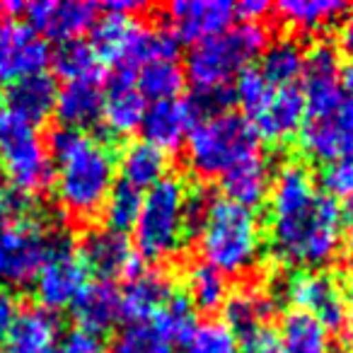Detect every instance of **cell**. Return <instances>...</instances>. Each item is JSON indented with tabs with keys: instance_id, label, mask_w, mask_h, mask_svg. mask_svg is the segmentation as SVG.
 <instances>
[{
	"instance_id": "cell-1",
	"label": "cell",
	"mask_w": 353,
	"mask_h": 353,
	"mask_svg": "<svg viewBox=\"0 0 353 353\" xmlns=\"http://www.w3.org/2000/svg\"><path fill=\"white\" fill-rule=\"evenodd\" d=\"M269 203V247L283 266L324 269L343 247V211L317 189L312 172L288 160L274 172Z\"/></svg>"
},
{
	"instance_id": "cell-2",
	"label": "cell",
	"mask_w": 353,
	"mask_h": 353,
	"mask_svg": "<svg viewBox=\"0 0 353 353\" xmlns=\"http://www.w3.org/2000/svg\"><path fill=\"white\" fill-rule=\"evenodd\" d=\"M54 179L51 187L61 208L78 221L99 216L117 184V155L104 138L88 131L63 128L49 141Z\"/></svg>"
},
{
	"instance_id": "cell-3",
	"label": "cell",
	"mask_w": 353,
	"mask_h": 353,
	"mask_svg": "<svg viewBox=\"0 0 353 353\" xmlns=\"http://www.w3.org/2000/svg\"><path fill=\"white\" fill-rule=\"evenodd\" d=\"M189 216L203 264L221 271L225 279L247 276L259 264L264 232L252 208L199 192L192 194Z\"/></svg>"
},
{
	"instance_id": "cell-4",
	"label": "cell",
	"mask_w": 353,
	"mask_h": 353,
	"mask_svg": "<svg viewBox=\"0 0 353 353\" xmlns=\"http://www.w3.org/2000/svg\"><path fill=\"white\" fill-rule=\"evenodd\" d=\"M189 201L192 192L182 176L174 174H167L162 182L143 192L141 213L131 230V242L141 261L162 264L182 252L192 232Z\"/></svg>"
},
{
	"instance_id": "cell-5",
	"label": "cell",
	"mask_w": 353,
	"mask_h": 353,
	"mask_svg": "<svg viewBox=\"0 0 353 353\" xmlns=\"http://www.w3.org/2000/svg\"><path fill=\"white\" fill-rule=\"evenodd\" d=\"M90 46L102 65L136 73L152 61H176L179 41L165 27H150L138 15L102 12L90 30Z\"/></svg>"
},
{
	"instance_id": "cell-6",
	"label": "cell",
	"mask_w": 353,
	"mask_h": 353,
	"mask_svg": "<svg viewBox=\"0 0 353 353\" xmlns=\"http://www.w3.org/2000/svg\"><path fill=\"white\" fill-rule=\"evenodd\" d=\"M266 25L235 22L230 30L189 49L184 75L196 88H230L232 80L250 68L269 46Z\"/></svg>"
},
{
	"instance_id": "cell-7",
	"label": "cell",
	"mask_w": 353,
	"mask_h": 353,
	"mask_svg": "<svg viewBox=\"0 0 353 353\" xmlns=\"http://www.w3.org/2000/svg\"><path fill=\"white\" fill-rule=\"evenodd\" d=\"M187 165L201 179H223L237 162L259 152V138L242 114L225 112L196 121L184 143Z\"/></svg>"
},
{
	"instance_id": "cell-8",
	"label": "cell",
	"mask_w": 353,
	"mask_h": 353,
	"mask_svg": "<svg viewBox=\"0 0 353 353\" xmlns=\"http://www.w3.org/2000/svg\"><path fill=\"white\" fill-rule=\"evenodd\" d=\"M0 179L20 199L41 196L54 179L49 143L37 126L8 117L0 128Z\"/></svg>"
},
{
	"instance_id": "cell-9",
	"label": "cell",
	"mask_w": 353,
	"mask_h": 353,
	"mask_svg": "<svg viewBox=\"0 0 353 353\" xmlns=\"http://www.w3.org/2000/svg\"><path fill=\"white\" fill-rule=\"evenodd\" d=\"M46 218L30 213L0 228V283L10 288L30 285L51 252L65 240Z\"/></svg>"
},
{
	"instance_id": "cell-10",
	"label": "cell",
	"mask_w": 353,
	"mask_h": 353,
	"mask_svg": "<svg viewBox=\"0 0 353 353\" xmlns=\"http://www.w3.org/2000/svg\"><path fill=\"white\" fill-rule=\"evenodd\" d=\"M283 298L298 312L310 314L329 332L348 327V305L343 288L324 269L290 271L283 281Z\"/></svg>"
},
{
	"instance_id": "cell-11",
	"label": "cell",
	"mask_w": 353,
	"mask_h": 353,
	"mask_svg": "<svg viewBox=\"0 0 353 353\" xmlns=\"http://www.w3.org/2000/svg\"><path fill=\"white\" fill-rule=\"evenodd\" d=\"M88 283L90 271L68 237L51 252L46 264L41 266L37 279L32 281L39 307L49 310L54 314L73 307L80 293L88 288Z\"/></svg>"
},
{
	"instance_id": "cell-12",
	"label": "cell",
	"mask_w": 353,
	"mask_h": 353,
	"mask_svg": "<svg viewBox=\"0 0 353 353\" xmlns=\"http://www.w3.org/2000/svg\"><path fill=\"white\" fill-rule=\"evenodd\" d=\"M300 145L305 155L322 165L353 160V99L346 94L334 107L307 114L300 128Z\"/></svg>"
},
{
	"instance_id": "cell-13",
	"label": "cell",
	"mask_w": 353,
	"mask_h": 353,
	"mask_svg": "<svg viewBox=\"0 0 353 353\" xmlns=\"http://www.w3.org/2000/svg\"><path fill=\"white\" fill-rule=\"evenodd\" d=\"M165 30L182 44H201L237 22L235 3L228 0H174L165 8Z\"/></svg>"
},
{
	"instance_id": "cell-14",
	"label": "cell",
	"mask_w": 353,
	"mask_h": 353,
	"mask_svg": "<svg viewBox=\"0 0 353 353\" xmlns=\"http://www.w3.org/2000/svg\"><path fill=\"white\" fill-rule=\"evenodd\" d=\"M22 15L27 27H32L44 41L65 44L83 39L85 32L92 30L99 17V6L85 0H39V3H25Z\"/></svg>"
},
{
	"instance_id": "cell-15",
	"label": "cell",
	"mask_w": 353,
	"mask_h": 353,
	"mask_svg": "<svg viewBox=\"0 0 353 353\" xmlns=\"http://www.w3.org/2000/svg\"><path fill=\"white\" fill-rule=\"evenodd\" d=\"M78 254L90 274L97 276V281H107V283H114L119 279L128 281L143 269V261L133 247L131 237L123 232L109 230L104 225L85 232Z\"/></svg>"
},
{
	"instance_id": "cell-16",
	"label": "cell",
	"mask_w": 353,
	"mask_h": 353,
	"mask_svg": "<svg viewBox=\"0 0 353 353\" xmlns=\"http://www.w3.org/2000/svg\"><path fill=\"white\" fill-rule=\"evenodd\" d=\"M51 63L49 41L25 22H0V83H17L30 75L46 73Z\"/></svg>"
},
{
	"instance_id": "cell-17",
	"label": "cell",
	"mask_w": 353,
	"mask_h": 353,
	"mask_svg": "<svg viewBox=\"0 0 353 353\" xmlns=\"http://www.w3.org/2000/svg\"><path fill=\"white\" fill-rule=\"evenodd\" d=\"M341 54L327 41H317L305 51V65L300 75V92L305 97L307 114L324 112L346 97L341 88Z\"/></svg>"
},
{
	"instance_id": "cell-18",
	"label": "cell",
	"mask_w": 353,
	"mask_h": 353,
	"mask_svg": "<svg viewBox=\"0 0 353 353\" xmlns=\"http://www.w3.org/2000/svg\"><path fill=\"white\" fill-rule=\"evenodd\" d=\"M305 117H307V107H305L300 85H288V88H274L269 102L250 119V126L259 141L283 145L300 136Z\"/></svg>"
},
{
	"instance_id": "cell-19",
	"label": "cell",
	"mask_w": 353,
	"mask_h": 353,
	"mask_svg": "<svg viewBox=\"0 0 353 353\" xmlns=\"http://www.w3.org/2000/svg\"><path fill=\"white\" fill-rule=\"evenodd\" d=\"M148 112V102L136 88V73L128 70H112L107 80V88L102 90V117L112 136L128 138L141 131L143 117Z\"/></svg>"
},
{
	"instance_id": "cell-20",
	"label": "cell",
	"mask_w": 353,
	"mask_h": 353,
	"mask_svg": "<svg viewBox=\"0 0 353 353\" xmlns=\"http://www.w3.org/2000/svg\"><path fill=\"white\" fill-rule=\"evenodd\" d=\"M199 117L192 109L187 97L167 99V102L148 104V112L143 117L141 133L143 141L150 143L152 148L167 152H174L184 148L189 133L194 131Z\"/></svg>"
},
{
	"instance_id": "cell-21",
	"label": "cell",
	"mask_w": 353,
	"mask_h": 353,
	"mask_svg": "<svg viewBox=\"0 0 353 353\" xmlns=\"http://www.w3.org/2000/svg\"><path fill=\"white\" fill-rule=\"evenodd\" d=\"M174 293V283L162 269H141L119 290L121 319L126 324H148Z\"/></svg>"
},
{
	"instance_id": "cell-22",
	"label": "cell",
	"mask_w": 353,
	"mask_h": 353,
	"mask_svg": "<svg viewBox=\"0 0 353 353\" xmlns=\"http://www.w3.org/2000/svg\"><path fill=\"white\" fill-rule=\"evenodd\" d=\"M56 97H59V85H56L54 75L39 73L22 78L17 83L8 85L6 107L10 112L8 117L39 128V123L49 121L54 117Z\"/></svg>"
},
{
	"instance_id": "cell-23",
	"label": "cell",
	"mask_w": 353,
	"mask_h": 353,
	"mask_svg": "<svg viewBox=\"0 0 353 353\" xmlns=\"http://www.w3.org/2000/svg\"><path fill=\"white\" fill-rule=\"evenodd\" d=\"M61 324L44 307H20L15 324L3 339V353H56Z\"/></svg>"
},
{
	"instance_id": "cell-24",
	"label": "cell",
	"mask_w": 353,
	"mask_h": 353,
	"mask_svg": "<svg viewBox=\"0 0 353 353\" xmlns=\"http://www.w3.org/2000/svg\"><path fill=\"white\" fill-rule=\"evenodd\" d=\"M271 179H274L271 165L259 150L254 155L245 157L242 162H237L221 179V189L228 201L240 203V206L254 211V206L264 203L266 196H269Z\"/></svg>"
},
{
	"instance_id": "cell-25",
	"label": "cell",
	"mask_w": 353,
	"mask_h": 353,
	"mask_svg": "<svg viewBox=\"0 0 353 353\" xmlns=\"http://www.w3.org/2000/svg\"><path fill=\"white\" fill-rule=\"evenodd\" d=\"M78 329L102 336L109 329L121 322V305H119V290L107 281H90L88 288L80 293L75 305L70 307Z\"/></svg>"
},
{
	"instance_id": "cell-26",
	"label": "cell",
	"mask_w": 353,
	"mask_h": 353,
	"mask_svg": "<svg viewBox=\"0 0 353 353\" xmlns=\"http://www.w3.org/2000/svg\"><path fill=\"white\" fill-rule=\"evenodd\" d=\"M56 119L63 128L85 131L99 123L102 117V85L99 83H65L56 97Z\"/></svg>"
},
{
	"instance_id": "cell-27",
	"label": "cell",
	"mask_w": 353,
	"mask_h": 353,
	"mask_svg": "<svg viewBox=\"0 0 353 353\" xmlns=\"http://www.w3.org/2000/svg\"><path fill=\"white\" fill-rule=\"evenodd\" d=\"M274 312V295L256 285H242L237 290H230L228 295L225 305H223V322L240 336L256 327H266Z\"/></svg>"
},
{
	"instance_id": "cell-28",
	"label": "cell",
	"mask_w": 353,
	"mask_h": 353,
	"mask_svg": "<svg viewBox=\"0 0 353 353\" xmlns=\"http://www.w3.org/2000/svg\"><path fill=\"white\" fill-rule=\"evenodd\" d=\"M119 172H121V182L128 187L138 189V192H148L162 182L170 174V162L167 155L157 148H152L145 141H133L123 148L121 157H119Z\"/></svg>"
},
{
	"instance_id": "cell-29",
	"label": "cell",
	"mask_w": 353,
	"mask_h": 353,
	"mask_svg": "<svg viewBox=\"0 0 353 353\" xmlns=\"http://www.w3.org/2000/svg\"><path fill=\"white\" fill-rule=\"evenodd\" d=\"M305 65V49L293 37L271 39L264 54L259 56V73L269 80L274 88H288L298 85Z\"/></svg>"
},
{
	"instance_id": "cell-30",
	"label": "cell",
	"mask_w": 353,
	"mask_h": 353,
	"mask_svg": "<svg viewBox=\"0 0 353 353\" xmlns=\"http://www.w3.org/2000/svg\"><path fill=\"white\" fill-rule=\"evenodd\" d=\"M279 341L281 353H332V332L298 310L283 314Z\"/></svg>"
},
{
	"instance_id": "cell-31",
	"label": "cell",
	"mask_w": 353,
	"mask_h": 353,
	"mask_svg": "<svg viewBox=\"0 0 353 353\" xmlns=\"http://www.w3.org/2000/svg\"><path fill=\"white\" fill-rule=\"evenodd\" d=\"M346 3L339 0H281L279 6H274L279 20L303 34L322 32L324 27L346 15Z\"/></svg>"
},
{
	"instance_id": "cell-32",
	"label": "cell",
	"mask_w": 353,
	"mask_h": 353,
	"mask_svg": "<svg viewBox=\"0 0 353 353\" xmlns=\"http://www.w3.org/2000/svg\"><path fill=\"white\" fill-rule=\"evenodd\" d=\"M49 65H54L56 78L65 80V83H102L104 65L88 39L59 44L51 54Z\"/></svg>"
},
{
	"instance_id": "cell-33",
	"label": "cell",
	"mask_w": 353,
	"mask_h": 353,
	"mask_svg": "<svg viewBox=\"0 0 353 353\" xmlns=\"http://www.w3.org/2000/svg\"><path fill=\"white\" fill-rule=\"evenodd\" d=\"M136 88L148 104L182 97L187 75L176 61H152L136 70Z\"/></svg>"
},
{
	"instance_id": "cell-34",
	"label": "cell",
	"mask_w": 353,
	"mask_h": 353,
	"mask_svg": "<svg viewBox=\"0 0 353 353\" xmlns=\"http://www.w3.org/2000/svg\"><path fill=\"white\" fill-rule=\"evenodd\" d=\"M228 295H230V285L228 279L216 271L213 266L196 261L189 266L187 271V300L194 305V310L201 312H218L225 305Z\"/></svg>"
},
{
	"instance_id": "cell-35",
	"label": "cell",
	"mask_w": 353,
	"mask_h": 353,
	"mask_svg": "<svg viewBox=\"0 0 353 353\" xmlns=\"http://www.w3.org/2000/svg\"><path fill=\"white\" fill-rule=\"evenodd\" d=\"M148 324H150L165 341H170L172 346H176V343L184 346V341L192 336V332L196 329L199 322H196V310H194V305L187 300V295L174 293Z\"/></svg>"
},
{
	"instance_id": "cell-36",
	"label": "cell",
	"mask_w": 353,
	"mask_h": 353,
	"mask_svg": "<svg viewBox=\"0 0 353 353\" xmlns=\"http://www.w3.org/2000/svg\"><path fill=\"white\" fill-rule=\"evenodd\" d=\"M141 201H143V192H138V189L128 187V184H123V182L114 184L112 194H109L102 206L104 228L128 235L138 221Z\"/></svg>"
},
{
	"instance_id": "cell-37",
	"label": "cell",
	"mask_w": 353,
	"mask_h": 353,
	"mask_svg": "<svg viewBox=\"0 0 353 353\" xmlns=\"http://www.w3.org/2000/svg\"><path fill=\"white\" fill-rule=\"evenodd\" d=\"M230 92H232V102L240 104L242 117L250 121V119L269 102L271 92H274V85L259 73L256 65H250V68H245L232 80Z\"/></svg>"
},
{
	"instance_id": "cell-38",
	"label": "cell",
	"mask_w": 353,
	"mask_h": 353,
	"mask_svg": "<svg viewBox=\"0 0 353 353\" xmlns=\"http://www.w3.org/2000/svg\"><path fill=\"white\" fill-rule=\"evenodd\" d=\"M184 353H237V334L223 319H206L184 341Z\"/></svg>"
},
{
	"instance_id": "cell-39",
	"label": "cell",
	"mask_w": 353,
	"mask_h": 353,
	"mask_svg": "<svg viewBox=\"0 0 353 353\" xmlns=\"http://www.w3.org/2000/svg\"><path fill=\"white\" fill-rule=\"evenodd\" d=\"M112 353H174V346L150 324H126L114 339Z\"/></svg>"
},
{
	"instance_id": "cell-40",
	"label": "cell",
	"mask_w": 353,
	"mask_h": 353,
	"mask_svg": "<svg viewBox=\"0 0 353 353\" xmlns=\"http://www.w3.org/2000/svg\"><path fill=\"white\" fill-rule=\"evenodd\" d=\"M319 187L336 206H353V160L324 165L319 172Z\"/></svg>"
},
{
	"instance_id": "cell-41",
	"label": "cell",
	"mask_w": 353,
	"mask_h": 353,
	"mask_svg": "<svg viewBox=\"0 0 353 353\" xmlns=\"http://www.w3.org/2000/svg\"><path fill=\"white\" fill-rule=\"evenodd\" d=\"M187 99L194 112H196L199 121H201V119H211L218 117V114L230 112L232 92L230 88H196L192 92V97Z\"/></svg>"
},
{
	"instance_id": "cell-42",
	"label": "cell",
	"mask_w": 353,
	"mask_h": 353,
	"mask_svg": "<svg viewBox=\"0 0 353 353\" xmlns=\"http://www.w3.org/2000/svg\"><path fill=\"white\" fill-rule=\"evenodd\" d=\"M237 353H281L279 332L271 324L237 336Z\"/></svg>"
},
{
	"instance_id": "cell-43",
	"label": "cell",
	"mask_w": 353,
	"mask_h": 353,
	"mask_svg": "<svg viewBox=\"0 0 353 353\" xmlns=\"http://www.w3.org/2000/svg\"><path fill=\"white\" fill-rule=\"evenodd\" d=\"M56 353H107V348H104L102 336H94V334L75 327L59 339Z\"/></svg>"
},
{
	"instance_id": "cell-44",
	"label": "cell",
	"mask_w": 353,
	"mask_h": 353,
	"mask_svg": "<svg viewBox=\"0 0 353 353\" xmlns=\"http://www.w3.org/2000/svg\"><path fill=\"white\" fill-rule=\"evenodd\" d=\"M269 12H274V6H269L266 0H242V3H235L237 22H254V25H264V20H266Z\"/></svg>"
},
{
	"instance_id": "cell-45",
	"label": "cell",
	"mask_w": 353,
	"mask_h": 353,
	"mask_svg": "<svg viewBox=\"0 0 353 353\" xmlns=\"http://www.w3.org/2000/svg\"><path fill=\"white\" fill-rule=\"evenodd\" d=\"M17 314H20L17 300L10 293H0V339H6V334L15 324Z\"/></svg>"
},
{
	"instance_id": "cell-46",
	"label": "cell",
	"mask_w": 353,
	"mask_h": 353,
	"mask_svg": "<svg viewBox=\"0 0 353 353\" xmlns=\"http://www.w3.org/2000/svg\"><path fill=\"white\" fill-rule=\"evenodd\" d=\"M15 208H17V196L10 192V187L0 179V228L8 225V223L12 221Z\"/></svg>"
},
{
	"instance_id": "cell-47",
	"label": "cell",
	"mask_w": 353,
	"mask_h": 353,
	"mask_svg": "<svg viewBox=\"0 0 353 353\" xmlns=\"http://www.w3.org/2000/svg\"><path fill=\"white\" fill-rule=\"evenodd\" d=\"M143 10H145V6L136 3V0H109V3L99 6V12H117V15H138Z\"/></svg>"
},
{
	"instance_id": "cell-48",
	"label": "cell",
	"mask_w": 353,
	"mask_h": 353,
	"mask_svg": "<svg viewBox=\"0 0 353 353\" xmlns=\"http://www.w3.org/2000/svg\"><path fill=\"white\" fill-rule=\"evenodd\" d=\"M339 41H341V49L348 56H353V8L346 10V17L341 20V30H339Z\"/></svg>"
},
{
	"instance_id": "cell-49",
	"label": "cell",
	"mask_w": 353,
	"mask_h": 353,
	"mask_svg": "<svg viewBox=\"0 0 353 353\" xmlns=\"http://www.w3.org/2000/svg\"><path fill=\"white\" fill-rule=\"evenodd\" d=\"M341 88H343V92L353 99V56L343 63V68H341Z\"/></svg>"
},
{
	"instance_id": "cell-50",
	"label": "cell",
	"mask_w": 353,
	"mask_h": 353,
	"mask_svg": "<svg viewBox=\"0 0 353 353\" xmlns=\"http://www.w3.org/2000/svg\"><path fill=\"white\" fill-rule=\"evenodd\" d=\"M343 247L353 256V211L343 216Z\"/></svg>"
},
{
	"instance_id": "cell-51",
	"label": "cell",
	"mask_w": 353,
	"mask_h": 353,
	"mask_svg": "<svg viewBox=\"0 0 353 353\" xmlns=\"http://www.w3.org/2000/svg\"><path fill=\"white\" fill-rule=\"evenodd\" d=\"M341 288H343V295H346V305L348 307H353V271L348 274L346 283H343Z\"/></svg>"
},
{
	"instance_id": "cell-52",
	"label": "cell",
	"mask_w": 353,
	"mask_h": 353,
	"mask_svg": "<svg viewBox=\"0 0 353 353\" xmlns=\"http://www.w3.org/2000/svg\"><path fill=\"white\" fill-rule=\"evenodd\" d=\"M6 121H8V107H6V97L0 94V128H3Z\"/></svg>"
}]
</instances>
